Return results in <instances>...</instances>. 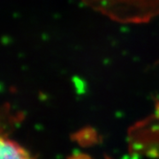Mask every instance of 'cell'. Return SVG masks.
<instances>
[{
  "label": "cell",
  "mask_w": 159,
  "mask_h": 159,
  "mask_svg": "<svg viewBox=\"0 0 159 159\" xmlns=\"http://www.w3.org/2000/svg\"><path fill=\"white\" fill-rule=\"evenodd\" d=\"M0 159H33L30 153L18 145L0 134Z\"/></svg>",
  "instance_id": "obj_2"
},
{
  "label": "cell",
  "mask_w": 159,
  "mask_h": 159,
  "mask_svg": "<svg viewBox=\"0 0 159 159\" xmlns=\"http://www.w3.org/2000/svg\"><path fill=\"white\" fill-rule=\"evenodd\" d=\"M80 2L122 24H145L159 16V0H80Z\"/></svg>",
  "instance_id": "obj_1"
},
{
  "label": "cell",
  "mask_w": 159,
  "mask_h": 159,
  "mask_svg": "<svg viewBox=\"0 0 159 159\" xmlns=\"http://www.w3.org/2000/svg\"><path fill=\"white\" fill-rule=\"evenodd\" d=\"M69 159H91L89 156L85 155V154H82V153H78L75 155H72Z\"/></svg>",
  "instance_id": "obj_3"
}]
</instances>
